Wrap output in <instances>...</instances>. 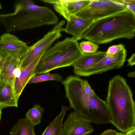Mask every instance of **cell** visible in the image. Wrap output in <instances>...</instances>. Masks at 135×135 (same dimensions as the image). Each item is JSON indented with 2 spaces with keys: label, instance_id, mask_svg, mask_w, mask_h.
I'll use <instances>...</instances> for the list:
<instances>
[{
  "label": "cell",
  "instance_id": "4316f807",
  "mask_svg": "<svg viewBox=\"0 0 135 135\" xmlns=\"http://www.w3.org/2000/svg\"><path fill=\"white\" fill-rule=\"evenodd\" d=\"M126 135H135V128H132L126 133Z\"/></svg>",
  "mask_w": 135,
  "mask_h": 135
},
{
  "label": "cell",
  "instance_id": "83f0119b",
  "mask_svg": "<svg viewBox=\"0 0 135 135\" xmlns=\"http://www.w3.org/2000/svg\"><path fill=\"white\" fill-rule=\"evenodd\" d=\"M135 72V71L129 72L127 74V76L129 77H134Z\"/></svg>",
  "mask_w": 135,
  "mask_h": 135
},
{
  "label": "cell",
  "instance_id": "603a6c76",
  "mask_svg": "<svg viewBox=\"0 0 135 135\" xmlns=\"http://www.w3.org/2000/svg\"><path fill=\"white\" fill-rule=\"evenodd\" d=\"M124 48V45L122 44L114 45L110 47L106 51V56L113 55Z\"/></svg>",
  "mask_w": 135,
  "mask_h": 135
},
{
  "label": "cell",
  "instance_id": "cb8c5ba5",
  "mask_svg": "<svg viewBox=\"0 0 135 135\" xmlns=\"http://www.w3.org/2000/svg\"><path fill=\"white\" fill-rule=\"evenodd\" d=\"M117 132L113 129H107L99 135H116Z\"/></svg>",
  "mask_w": 135,
  "mask_h": 135
},
{
  "label": "cell",
  "instance_id": "d6986e66",
  "mask_svg": "<svg viewBox=\"0 0 135 135\" xmlns=\"http://www.w3.org/2000/svg\"><path fill=\"white\" fill-rule=\"evenodd\" d=\"M48 80L62 82L63 81V77L59 73L51 74L48 72L33 76L30 79L28 83H36Z\"/></svg>",
  "mask_w": 135,
  "mask_h": 135
},
{
  "label": "cell",
  "instance_id": "2e32d148",
  "mask_svg": "<svg viewBox=\"0 0 135 135\" xmlns=\"http://www.w3.org/2000/svg\"><path fill=\"white\" fill-rule=\"evenodd\" d=\"M14 89L9 85L0 81V106L2 108L18 107Z\"/></svg>",
  "mask_w": 135,
  "mask_h": 135
},
{
  "label": "cell",
  "instance_id": "f1b7e54d",
  "mask_svg": "<svg viewBox=\"0 0 135 135\" xmlns=\"http://www.w3.org/2000/svg\"><path fill=\"white\" fill-rule=\"evenodd\" d=\"M116 135H126L125 134L120 132H117Z\"/></svg>",
  "mask_w": 135,
  "mask_h": 135
},
{
  "label": "cell",
  "instance_id": "484cf974",
  "mask_svg": "<svg viewBox=\"0 0 135 135\" xmlns=\"http://www.w3.org/2000/svg\"><path fill=\"white\" fill-rule=\"evenodd\" d=\"M128 64L127 66H132L135 64V54H133L131 57L127 60Z\"/></svg>",
  "mask_w": 135,
  "mask_h": 135
},
{
  "label": "cell",
  "instance_id": "277c9868",
  "mask_svg": "<svg viewBox=\"0 0 135 135\" xmlns=\"http://www.w3.org/2000/svg\"><path fill=\"white\" fill-rule=\"evenodd\" d=\"M135 15L128 9L95 20L83 38L97 44L110 42L119 38L134 37Z\"/></svg>",
  "mask_w": 135,
  "mask_h": 135
},
{
  "label": "cell",
  "instance_id": "3957f363",
  "mask_svg": "<svg viewBox=\"0 0 135 135\" xmlns=\"http://www.w3.org/2000/svg\"><path fill=\"white\" fill-rule=\"evenodd\" d=\"M15 8L13 13L0 14V22L8 33L58 23L57 16L51 9L36 5L33 0H20Z\"/></svg>",
  "mask_w": 135,
  "mask_h": 135
},
{
  "label": "cell",
  "instance_id": "52a82bcc",
  "mask_svg": "<svg viewBox=\"0 0 135 135\" xmlns=\"http://www.w3.org/2000/svg\"><path fill=\"white\" fill-rule=\"evenodd\" d=\"M65 22L64 20L61 21L42 38L29 46L28 51L21 60L20 68L31 63L40 54L50 49L54 42L61 36V32L64 31V28L61 27Z\"/></svg>",
  "mask_w": 135,
  "mask_h": 135
},
{
  "label": "cell",
  "instance_id": "f546056e",
  "mask_svg": "<svg viewBox=\"0 0 135 135\" xmlns=\"http://www.w3.org/2000/svg\"><path fill=\"white\" fill-rule=\"evenodd\" d=\"M2 108L0 106V122L1 118V114H2Z\"/></svg>",
  "mask_w": 135,
  "mask_h": 135
},
{
  "label": "cell",
  "instance_id": "4dcf8cb0",
  "mask_svg": "<svg viewBox=\"0 0 135 135\" xmlns=\"http://www.w3.org/2000/svg\"><path fill=\"white\" fill-rule=\"evenodd\" d=\"M2 8V7L1 5V4L0 3V9H1Z\"/></svg>",
  "mask_w": 135,
  "mask_h": 135
},
{
  "label": "cell",
  "instance_id": "4fadbf2b",
  "mask_svg": "<svg viewBox=\"0 0 135 135\" xmlns=\"http://www.w3.org/2000/svg\"><path fill=\"white\" fill-rule=\"evenodd\" d=\"M44 52L40 54L27 66L21 68L20 75L19 77L16 78L14 85V91L17 100L30 79L33 76L34 71Z\"/></svg>",
  "mask_w": 135,
  "mask_h": 135
},
{
  "label": "cell",
  "instance_id": "9a60e30c",
  "mask_svg": "<svg viewBox=\"0 0 135 135\" xmlns=\"http://www.w3.org/2000/svg\"><path fill=\"white\" fill-rule=\"evenodd\" d=\"M28 47L26 42L9 33H4L0 37V49L4 51H14Z\"/></svg>",
  "mask_w": 135,
  "mask_h": 135
},
{
  "label": "cell",
  "instance_id": "ac0fdd59",
  "mask_svg": "<svg viewBox=\"0 0 135 135\" xmlns=\"http://www.w3.org/2000/svg\"><path fill=\"white\" fill-rule=\"evenodd\" d=\"M35 126L27 118H20L13 126L10 135H36Z\"/></svg>",
  "mask_w": 135,
  "mask_h": 135
},
{
  "label": "cell",
  "instance_id": "9c48e42d",
  "mask_svg": "<svg viewBox=\"0 0 135 135\" xmlns=\"http://www.w3.org/2000/svg\"><path fill=\"white\" fill-rule=\"evenodd\" d=\"M91 122L75 110L62 124L61 135H90L94 131Z\"/></svg>",
  "mask_w": 135,
  "mask_h": 135
},
{
  "label": "cell",
  "instance_id": "7a4b0ae2",
  "mask_svg": "<svg viewBox=\"0 0 135 135\" xmlns=\"http://www.w3.org/2000/svg\"><path fill=\"white\" fill-rule=\"evenodd\" d=\"M82 80L78 76L71 75L62 82L70 108L87 118L91 123L100 124L110 123L106 101L101 99L96 94L93 97L87 95L82 88Z\"/></svg>",
  "mask_w": 135,
  "mask_h": 135
},
{
  "label": "cell",
  "instance_id": "d4e9b609",
  "mask_svg": "<svg viewBox=\"0 0 135 135\" xmlns=\"http://www.w3.org/2000/svg\"><path fill=\"white\" fill-rule=\"evenodd\" d=\"M125 6L127 8L133 13L135 15V3H129L126 4Z\"/></svg>",
  "mask_w": 135,
  "mask_h": 135
},
{
  "label": "cell",
  "instance_id": "6da1fadb",
  "mask_svg": "<svg viewBox=\"0 0 135 135\" xmlns=\"http://www.w3.org/2000/svg\"><path fill=\"white\" fill-rule=\"evenodd\" d=\"M105 101L110 123L117 130L125 134L135 127V102L125 78L118 75L109 81Z\"/></svg>",
  "mask_w": 135,
  "mask_h": 135
},
{
  "label": "cell",
  "instance_id": "5b68a950",
  "mask_svg": "<svg viewBox=\"0 0 135 135\" xmlns=\"http://www.w3.org/2000/svg\"><path fill=\"white\" fill-rule=\"evenodd\" d=\"M83 54L79 47L78 41L73 37H67L54 44L44 53L33 76L72 65Z\"/></svg>",
  "mask_w": 135,
  "mask_h": 135
},
{
  "label": "cell",
  "instance_id": "ffe728a7",
  "mask_svg": "<svg viewBox=\"0 0 135 135\" xmlns=\"http://www.w3.org/2000/svg\"><path fill=\"white\" fill-rule=\"evenodd\" d=\"M44 108L38 104H36L26 113V118L34 126L39 124Z\"/></svg>",
  "mask_w": 135,
  "mask_h": 135
},
{
  "label": "cell",
  "instance_id": "8992f818",
  "mask_svg": "<svg viewBox=\"0 0 135 135\" xmlns=\"http://www.w3.org/2000/svg\"><path fill=\"white\" fill-rule=\"evenodd\" d=\"M29 47L12 52L5 51L0 49V81L9 85L14 89L15 71L20 68L21 60Z\"/></svg>",
  "mask_w": 135,
  "mask_h": 135
},
{
  "label": "cell",
  "instance_id": "e0dca14e",
  "mask_svg": "<svg viewBox=\"0 0 135 135\" xmlns=\"http://www.w3.org/2000/svg\"><path fill=\"white\" fill-rule=\"evenodd\" d=\"M61 107L60 113L48 125L42 135H61L64 117L70 108L63 105Z\"/></svg>",
  "mask_w": 135,
  "mask_h": 135
},
{
  "label": "cell",
  "instance_id": "7402d4cb",
  "mask_svg": "<svg viewBox=\"0 0 135 135\" xmlns=\"http://www.w3.org/2000/svg\"><path fill=\"white\" fill-rule=\"evenodd\" d=\"M81 86L84 92L88 95L93 97L96 94L91 89L87 80H82L81 82Z\"/></svg>",
  "mask_w": 135,
  "mask_h": 135
},
{
  "label": "cell",
  "instance_id": "ba28073f",
  "mask_svg": "<svg viewBox=\"0 0 135 135\" xmlns=\"http://www.w3.org/2000/svg\"><path fill=\"white\" fill-rule=\"evenodd\" d=\"M123 5L110 0H91L90 4L75 15L84 18L96 20L127 9Z\"/></svg>",
  "mask_w": 135,
  "mask_h": 135
},
{
  "label": "cell",
  "instance_id": "7c38bea8",
  "mask_svg": "<svg viewBox=\"0 0 135 135\" xmlns=\"http://www.w3.org/2000/svg\"><path fill=\"white\" fill-rule=\"evenodd\" d=\"M95 21L84 18L75 15H71L69 20L67 21L66 26L64 28V31L71 35L76 40H80L84 33Z\"/></svg>",
  "mask_w": 135,
  "mask_h": 135
},
{
  "label": "cell",
  "instance_id": "8fae6325",
  "mask_svg": "<svg viewBox=\"0 0 135 135\" xmlns=\"http://www.w3.org/2000/svg\"><path fill=\"white\" fill-rule=\"evenodd\" d=\"M44 2L52 4L55 10L67 20L71 15H75L88 6L91 0H42Z\"/></svg>",
  "mask_w": 135,
  "mask_h": 135
},
{
  "label": "cell",
  "instance_id": "5bb4252c",
  "mask_svg": "<svg viewBox=\"0 0 135 135\" xmlns=\"http://www.w3.org/2000/svg\"><path fill=\"white\" fill-rule=\"evenodd\" d=\"M106 56V51H99L91 54H83L72 66L76 75L95 65Z\"/></svg>",
  "mask_w": 135,
  "mask_h": 135
},
{
  "label": "cell",
  "instance_id": "30bf717a",
  "mask_svg": "<svg viewBox=\"0 0 135 135\" xmlns=\"http://www.w3.org/2000/svg\"><path fill=\"white\" fill-rule=\"evenodd\" d=\"M127 55L125 48L113 55L106 56L95 65L79 74L78 76L88 77L99 74L113 69L122 67Z\"/></svg>",
  "mask_w": 135,
  "mask_h": 135
},
{
  "label": "cell",
  "instance_id": "44dd1931",
  "mask_svg": "<svg viewBox=\"0 0 135 135\" xmlns=\"http://www.w3.org/2000/svg\"><path fill=\"white\" fill-rule=\"evenodd\" d=\"M79 47L84 54H93L97 52L98 45L90 41H83L79 44Z\"/></svg>",
  "mask_w": 135,
  "mask_h": 135
}]
</instances>
